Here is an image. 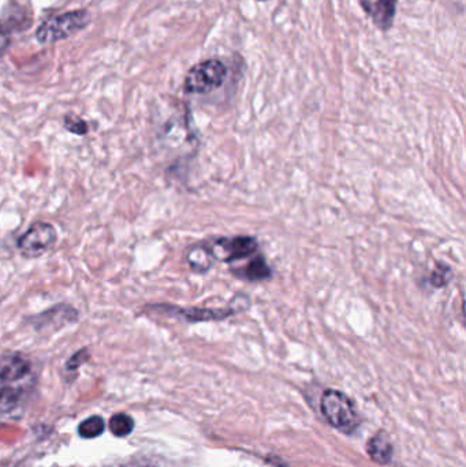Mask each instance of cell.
I'll return each instance as SVG.
<instances>
[{
    "mask_svg": "<svg viewBox=\"0 0 466 467\" xmlns=\"http://www.w3.org/2000/svg\"><path fill=\"white\" fill-rule=\"evenodd\" d=\"M323 416L337 430L352 433L358 427V414L355 403L344 392L327 389L320 402Z\"/></svg>",
    "mask_w": 466,
    "mask_h": 467,
    "instance_id": "obj_1",
    "label": "cell"
},
{
    "mask_svg": "<svg viewBox=\"0 0 466 467\" xmlns=\"http://www.w3.org/2000/svg\"><path fill=\"white\" fill-rule=\"evenodd\" d=\"M226 77L227 67L222 60H202L189 70L185 78V90L193 95H204L221 88Z\"/></svg>",
    "mask_w": 466,
    "mask_h": 467,
    "instance_id": "obj_2",
    "label": "cell"
},
{
    "mask_svg": "<svg viewBox=\"0 0 466 467\" xmlns=\"http://www.w3.org/2000/svg\"><path fill=\"white\" fill-rule=\"evenodd\" d=\"M90 21V14L85 10L71 11L47 19L37 30L40 43H54L84 29Z\"/></svg>",
    "mask_w": 466,
    "mask_h": 467,
    "instance_id": "obj_3",
    "label": "cell"
},
{
    "mask_svg": "<svg viewBox=\"0 0 466 467\" xmlns=\"http://www.w3.org/2000/svg\"><path fill=\"white\" fill-rule=\"evenodd\" d=\"M57 234L55 227L44 222L32 224L18 239V250L24 257L37 258L46 254L55 242Z\"/></svg>",
    "mask_w": 466,
    "mask_h": 467,
    "instance_id": "obj_4",
    "label": "cell"
},
{
    "mask_svg": "<svg viewBox=\"0 0 466 467\" xmlns=\"http://www.w3.org/2000/svg\"><path fill=\"white\" fill-rule=\"evenodd\" d=\"M256 238L254 236H234V238H221L213 244L212 255L223 263H233L241 258L249 257L257 250Z\"/></svg>",
    "mask_w": 466,
    "mask_h": 467,
    "instance_id": "obj_5",
    "label": "cell"
},
{
    "mask_svg": "<svg viewBox=\"0 0 466 467\" xmlns=\"http://www.w3.org/2000/svg\"><path fill=\"white\" fill-rule=\"evenodd\" d=\"M32 365L21 354H10L0 359V386L16 387L14 384L29 378ZM18 389V387H16Z\"/></svg>",
    "mask_w": 466,
    "mask_h": 467,
    "instance_id": "obj_6",
    "label": "cell"
},
{
    "mask_svg": "<svg viewBox=\"0 0 466 467\" xmlns=\"http://www.w3.org/2000/svg\"><path fill=\"white\" fill-rule=\"evenodd\" d=\"M399 0H360L361 7L378 29L388 32L393 27Z\"/></svg>",
    "mask_w": 466,
    "mask_h": 467,
    "instance_id": "obj_7",
    "label": "cell"
},
{
    "mask_svg": "<svg viewBox=\"0 0 466 467\" xmlns=\"http://www.w3.org/2000/svg\"><path fill=\"white\" fill-rule=\"evenodd\" d=\"M159 309H164L163 312L172 313V315L181 316L191 323H199V321L223 320L230 317L235 312H240L238 307H229V309H180L174 306H158Z\"/></svg>",
    "mask_w": 466,
    "mask_h": 467,
    "instance_id": "obj_8",
    "label": "cell"
},
{
    "mask_svg": "<svg viewBox=\"0 0 466 467\" xmlns=\"http://www.w3.org/2000/svg\"><path fill=\"white\" fill-rule=\"evenodd\" d=\"M235 275H238L241 279L248 280V282H262V280L270 279L271 268L264 257L257 255L248 265L235 272Z\"/></svg>",
    "mask_w": 466,
    "mask_h": 467,
    "instance_id": "obj_9",
    "label": "cell"
},
{
    "mask_svg": "<svg viewBox=\"0 0 466 467\" xmlns=\"http://www.w3.org/2000/svg\"><path fill=\"white\" fill-rule=\"evenodd\" d=\"M367 451H368L372 461L382 463V465L390 462L391 457H393V447H391L390 439H388V435H385V433H378V435L369 441Z\"/></svg>",
    "mask_w": 466,
    "mask_h": 467,
    "instance_id": "obj_10",
    "label": "cell"
},
{
    "mask_svg": "<svg viewBox=\"0 0 466 467\" xmlns=\"http://www.w3.org/2000/svg\"><path fill=\"white\" fill-rule=\"evenodd\" d=\"M188 263L193 271L207 272L212 266L213 255L207 247L194 246L189 250Z\"/></svg>",
    "mask_w": 466,
    "mask_h": 467,
    "instance_id": "obj_11",
    "label": "cell"
},
{
    "mask_svg": "<svg viewBox=\"0 0 466 467\" xmlns=\"http://www.w3.org/2000/svg\"><path fill=\"white\" fill-rule=\"evenodd\" d=\"M79 436L84 439H95L104 432V420L101 417H90L78 428Z\"/></svg>",
    "mask_w": 466,
    "mask_h": 467,
    "instance_id": "obj_12",
    "label": "cell"
},
{
    "mask_svg": "<svg viewBox=\"0 0 466 467\" xmlns=\"http://www.w3.org/2000/svg\"><path fill=\"white\" fill-rule=\"evenodd\" d=\"M134 422L128 414H115L109 421V430L118 438H123V436L130 435L133 431Z\"/></svg>",
    "mask_w": 466,
    "mask_h": 467,
    "instance_id": "obj_13",
    "label": "cell"
},
{
    "mask_svg": "<svg viewBox=\"0 0 466 467\" xmlns=\"http://www.w3.org/2000/svg\"><path fill=\"white\" fill-rule=\"evenodd\" d=\"M63 126H65L66 130L70 131V133L78 134V136H85L88 133L87 122L82 120L81 118L76 117V115H67L65 118Z\"/></svg>",
    "mask_w": 466,
    "mask_h": 467,
    "instance_id": "obj_14",
    "label": "cell"
},
{
    "mask_svg": "<svg viewBox=\"0 0 466 467\" xmlns=\"http://www.w3.org/2000/svg\"><path fill=\"white\" fill-rule=\"evenodd\" d=\"M87 351L82 350L79 351V353H77L76 356L71 357L70 361H68L67 368L68 369H77V368L81 365L82 361H85L87 359Z\"/></svg>",
    "mask_w": 466,
    "mask_h": 467,
    "instance_id": "obj_15",
    "label": "cell"
},
{
    "mask_svg": "<svg viewBox=\"0 0 466 467\" xmlns=\"http://www.w3.org/2000/svg\"><path fill=\"white\" fill-rule=\"evenodd\" d=\"M8 44H10V36H8L5 29L0 27V55L7 49Z\"/></svg>",
    "mask_w": 466,
    "mask_h": 467,
    "instance_id": "obj_16",
    "label": "cell"
},
{
    "mask_svg": "<svg viewBox=\"0 0 466 467\" xmlns=\"http://www.w3.org/2000/svg\"><path fill=\"white\" fill-rule=\"evenodd\" d=\"M257 2H267V0H257Z\"/></svg>",
    "mask_w": 466,
    "mask_h": 467,
    "instance_id": "obj_17",
    "label": "cell"
}]
</instances>
